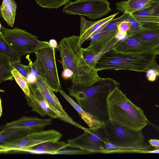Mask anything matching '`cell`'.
Instances as JSON below:
<instances>
[{
	"label": "cell",
	"instance_id": "obj_1",
	"mask_svg": "<svg viewBox=\"0 0 159 159\" xmlns=\"http://www.w3.org/2000/svg\"><path fill=\"white\" fill-rule=\"evenodd\" d=\"M120 85L112 78H102L89 85L72 84L67 90L69 95L76 100L84 111L96 120L104 123L109 120L107 108L108 96Z\"/></svg>",
	"mask_w": 159,
	"mask_h": 159
},
{
	"label": "cell",
	"instance_id": "obj_2",
	"mask_svg": "<svg viewBox=\"0 0 159 159\" xmlns=\"http://www.w3.org/2000/svg\"><path fill=\"white\" fill-rule=\"evenodd\" d=\"M80 37L73 35L63 38L57 48L60 52L63 67L73 72V84L89 85L101 80L95 68L89 65L83 56V48L79 43Z\"/></svg>",
	"mask_w": 159,
	"mask_h": 159
},
{
	"label": "cell",
	"instance_id": "obj_3",
	"mask_svg": "<svg viewBox=\"0 0 159 159\" xmlns=\"http://www.w3.org/2000/svg\"><path fill=\"white\" fill-rule=\"evenodd\" d=\"M104 124L108 141L106 144L105 154L147 153L151 151L142 130H132L110 120Z\"/></svg>",
	"mask_w": 159,
	"mask_h": 159
},
{
	"label": "cell",
	"instance_id": "obj_4",
	"mask_svg": "<svg viewBox=\"0 0 159 159\" xmlns=\"http://www.w3.org/2000/svg\"><path fill=\"white\" fill-rule=\"evenodd\" d=\"M107 108L110 120L132 130H142L148 123L142 110L128 98L119 87L108 95Z\"/></svg>",
	"mask_w": 159,
	"mask_h": 159
},
{
	"label": "cell",
	"instance_id": "obj_5",
	"mask_svg": "<svg viewBox=\"0 0 159 159\" xmlns=\"http://www.w3.org/2000/svg\"><path fill=\"white\" fill-rule=\"evenodd\" d=\"M156 56L153 51L129 53L117 51L112 48L99 57L95 69L98 71L104 70L147 71L155 62Z\"/></svg>",
	"mask_w": 159,
	"mask_h": 159
},
{
	"label": "cell",
	"instance_id": "obj_6",
	"mask_svg": "<svg viewBox=\"0 0 159 159\" xmlns=\"http://www.w3.org/2000/svg\"><path fill=\"white\" fill-rule=\"evenodd\" d=\"M0 33L10 46L21 56L35 53L42 48L51 47L49 42L39 40L37 37L17 27L9 29L1 24Z\"/></svg>",
	"mask_w": 159,
	"mask_h": 159
},
{
	"label": "cell",
	"instance_id": "obj_7",
	"mask_svg": "<svg viewBox=\"0 0 159 159\" xmlns=\"http://www.w3.org/2000/svg\"><path fill=\"white\" fill-rule=\"evenodd\" d=\"M82 135L75 138L68 139V147L84 150L93 154L102 153L108 143L104 127V124L95 128H85Z\"/></svg>",
	"mask_w": 159,
	"mask_h": 159
},
{
	"label": "cell",
	"instance_id": "obj_8",
	"mask_svg": "<svg viewBox=\"0 0 159 159\" xmlns=\"http://www.w3.org/2000/svg\"><path fill=\"white\" fill-rule=\"evenodd\" d=\"M107 0H76L66 4L62 11L68 15L85 16L92 20L98 19L111 10Z\"/></svg>",
	"mask_w": 159,
	"mask_h": 159
},
{
	"label": "cell",
	"instance_id": "obj_9",
	"mask_svg": "<svg viewBox=\"0 0 159 159\" xmlns=\"http://www.w3.org/2000/svg\"><path fill=\"white\" fill-rule=\"evenodd\" d=\"M29 96L25 95V97L29 106L32 108L31 111L36 112L42 116H47L52 118H58L82 128V127L74 121L71 117L67 116L49 104L37 87L36 83L29 84Z\"/></svg>",
	"mask_w": 159,
	"mask_h": 159
},
{
	"label": "cell",
	"instance_id": "obj_10",
	"mask_svg": "<svg viewBox=\"0 0 159 159\" xmlns=\"http://www.w3.org/2000/svg\"><path fill=\"white\" fill-rule=\"evenodd\" d=\"M62 136L60 132L54 129L33 132L13 142L0 145V153H12L44 142L58 141Z\"/></svg>",
	"mask_w": 159,
	"mask_h": 159
},
{
	"label": "cell",
	"instance_id": "obj_11",
	"mask_svg": "<svg viewBox=\"0 0 159 159\" xmlns=\"http://www.w3.org/2000/svg\"><path fill=\"white\" fill-rule=\"evenodd\" d=\"M55 48L52 47L40 49L35 52L40 60L44 71V79L48 86L56 93L62 89L56 62Z\"/></svg>",
	"mask_w": 159,
	"mask_h": 159
},
{
	"label": "cell",
	"instance_id": "obj_12",
	"mask_svg": "<svg viewBox=\"0 0 159 159\" xmlns=\"http://www.w3.org/2000/svg\"><path fill=\"white\" fill-rule=\"evenodd\" d=\"M117 29L103 30L90 38L89 46L86 48L95 53L99 57L107 51L112 48L121 40Z\"/></svg>",
	"mask_w": 159,
	"mask_h": 159
},
{
	"label": "cell",
	"instance_id": "obj_13",
	"mask_svg": "<svg viewBox=\"0 0 159 159\" xmlns=\"http://www.w3.org/2000/svg\"><path fill=\"white\" fill-rule=\"evenodd\" d=\"M119 14V12L116 13L106 18L95 21L88 20L81 16L79 40L80 45L81 46L94 34L103 30Z\"/></svg>",
	"mask_w": 159,
	"mask_h": 159
},
{
	"label": "cell",
	"instance_id": "obj_14",
	"mask_svg": "<svg viewBox=\"0 0 159 159\" xmlns=\"http://www.w3.org/2000/svg\"><path fill=\"white\" fill-rule=\"evenodd\" d=\"M52 118L41 119L37 117L22 116L19 119L6 123L1 127L0 130L12 128H20L30 130L32 132L43 130L52 124Z\"/></svg>",
	"mask_w": 159,
	"mask_h": 159
},
{
	"label": "cell",
	"instance_id": "obj_15",
	"mask_svg": "<svg viewBox=\"0 0 159 159\" xmlns=\"http://www.w3.org/2000/svg\"><path fill=\"white\" fill-rule=\"evenodd\" d=\"M113 48L124 53H138L152 51L155 48L138 38L127 34L125 38L117 42Z\"/></svg>",
	"mask_w": 159,
	"mask_h": 159
},
{
	"label": "cell",
	"instance_id": "obj_16",
	"mask_svg": "<svg viewBox=\"0 0 159 159\" xmlns=\"http://www.w3.org/2000/svg\"><path fill=\"white\" fill-rule=\"evenodd\" d=\"M68 147L67 143L65 142L49 141L30 147L22 148L14 152H25L34 154H56L58 151Z\"/></svg>",
	"mask_w": 159,
	"mask_h": 159
},
{
	"label": "cell",
	"instance_id": "obj_17",
	"mask_svg": "<svg viewBox=\"0 0 159 159\" xmlns=\"http://www.w3.org/2000/svg\"><path fill=\"white\" fill-rule=\"evenodd\" d=\"M36 77L37 87L46 101L67 116L70 118L63 108L58 99L54 94V91L46 83L44 78L40 76Z\"/></svg>",
	"mask_w": 159,
	"mask_h": 159
},
{
	"label": "cell",
	"instance_id": "obj_18",
	"mask_svg": "<svg viewBox=\"0 0 159 159\" xmlns=\"http://www.w3.org/2000/svg\"><path fill=\"white\" fill-rule=\"evenodd\" d=\"M154 0H125L116 3L117 10L122 12L132 14L149 7Z\"/></svg>",
	"mask_w": 159,
	"mask_h": 159
},
{
	"label": "cell",
	"instance_id": "obj_19",
	"mask_svg": "<svg viewBox=\"0 0 159 159\" xmlns=\"http://www.w3.org/2000/svg\"><path fill=\"white\" fill-rule=\"evenodd\" d=\"M127 34L140 39L155 48L159 46V28L144 27L137 32Z\"/></svg>",
	"mask_w": 159,
	"mask_h": 159
},
{
	"label": "cell",
	"instance_id": "obj_20",
	"mask_svg": "<svg viewBox=\"0 0 159 159\" xmlns=\"http://www.w3.org/2000/svg\"><path fill=\"white\" fill-rule=\"evenodd\" d=\"M60 94L78 112L82 119L88 125L89 128L100 126L104 124L95 119L90 114L84 111L79 104L64 92L62 89L59 90Z\"/></svg>",
	"mask_w": 159,
	"mask_h": 159
},
{
	"label": "cell",
	"instance_id": "obj_21",
	"mask_svg": "<svg viewBox=\"0 0 159 159\" xmlns=\"http://www.w3.org/2000/svg\"><path fill=\"white\" fill-rule=\"evenodd\" d=\"M17 7L14 0H2L0 7L1 17L11 27L14 24Z\"/></svg>",
	"mask_w": 159,
	"mask_h": 159
},
{
	"label": "cell",
	"instance_id": "obj_22",
	"mask_svg": "<svg viewBox=\"0 0 159 159\" xmlns=\"http://www.w3.org/2000/svg\"><path fill=\"white\" fill-rule=\"evenodd\" d=\"M32 133L29 130L20 128H12L0 130V144L13 142Z\"/></svg>",
	"mask_w": 159,
	"mask_h": 159
},
{
	"label": "cell",
	"instance_id": "obj_23",
	"mask_svg": "<svg viewBox=\"0 0 159 159\" xmlns=\"http://www.w3.org/2000/svg\"><path fill=\"white\" fill-rule=\"evenodd\" d=\"M0 54L8 57L11 62H21V56L10 46L1 33Z\"/></svg>",
	"mask_w": 159,
	"mask_h": 159
},
{
	"label": "cell",
	"instance_id": "obj_24",
	"mask_svg": "<svg viewBox=\"0 0 159 159\" xmlns=\"http://www.w3.org/2000/svg\"><path fill=\"white\" fill-rule=\"evenodd\" d=\"M12 70L10 59L0 54V83L7 80H14Z\"/></svg>",
	"mask_w": 159,
	"mask_h": 159
},
{
	"label": "cell",
	"instance_id": "obj_25",
	"mask_svg": "<svg viewBox=\"0 0 159 159\" xmlns=\"http://www.w3.org/2000/svg\"><path fill=\"white\" fill-rule=\"evenodd\" d=\"M133 15L144 27L159 28V16H140Z\"/></svg>",
	"mask_w": 159,
	"mask_h": 159
},
{
	"label": "cell",
	"instance_id": "obj_26",
	"mask_svg": "<svg viewBox=\"0 0 159 159\" xmlns=\"http://www.w3.org/2000/svg\"><path fill=\"white\" fill-rule=\"evenodd\" d=\"M132 14L140 16H159V0H154L149 7Z\"/></svg>",
	"mask_w": 159,
	"mask_h": 159
},
{
	"label": "cell",
	"instance_id": "obj_27",
	"mask_svg": "<svg viewBox=\"0 0 159 159\" xmlns=\"http://www.w3.org/2000/svg\"><path fill=\"white\" fill-rule=\"evenodd\" d=\"M12 73L16 81L25 95L29 96V83L26 78L14 68H12Z\"/></svg>",
	"mask_w": 159,
	"mask_h": 159
},
{
	"label": "cell",
	"instance_id": "obj_28",
	"mask_svg": "<svg viewBox=\"0 0 159 159\" xmlns=\"http://www.w3.org/2000/svg\"><path fill=\"white\" fill-rule=\"evenodd\" d=\"M41 7L48 9H57L70 2V0H35Z\"/></svg>",
	"mask_w": 159,
	"mask_h": 159
},
{
	"label": "cell",
	"instance_id": "obj_29",
	"mask_svg": "<svg viewBox=\"0 0 159 159\" xmlns=\"http://www.w3.org/2000/svg\"><path fill=\"white\" fill-rule=\"evenodd\" d=\"M30 66V72L36 77L40 76L44 78V71L42 64L38 57H36V60L33 62L30 58L29 55L26 56Z\"/></svg>",
	"mask_w": 159,
	"mask_h": 159
},
{
	"label": "cell",
	"instance_id": "obj_30",
	"mask_svg": "<svg viewBox=\"0 0 159 159\" xmlns=\"http://www.w3.org/2000/svg\"><path fill=\"white\" fill-rule=\"evenodd\" d=\"M83 56L87 63L90 66L95 68V67L98 59V56L93 52L83 48Z\"/></svg>",
	"mask_w": 159,
	"mask_h": 159
},
{
	"label": "cell",
	"instance_id": "obj_31",
	"mask_svg": "<svg viewBox=\"0 0 159 159\" xmlns=\"http://www.w3.org/2000/svg\"><path fill=\"white\" fill-rule=\"evenodd\" d=\"M129 14L124 12L123 14L115 19L112 20L107 26L104 29L105 30H112L117 29V25L121 22L124 20H128Z\"/></svg>",
	"mask_w": 159,
	"mask_h": 159
},
{
	"label": "cell",
	"instance_id": "obj_32",
	"mask_svg": "<svg viewBox=\"0 0 159 159\" xmlns=\"http://www.w3.org/2000/svg\"><path fill=\"white\" fill-rule=\"evenodd\" d=\"M128 20L130 24V28L127 34L135 33L144 28L142 24L136 20L132 14H129Z\"/></svg>",
	"mask_w": 159,
	"mask_h": 159
},
{
	"label": "cell",
	"instance_id": "obj_33",
	"mask_svg": "<svg viewBox=\"0 0 159 159\" xmlns=\"http://www.w3.org/2000/svg\"><path fill=\"white\" fill-rule=\"evenodd\" d=\"M12 68L16 69L21 74L26 78L28 73L30 72V68L29 65H23L20 62H11Z\"/></svg>",
	"mask_w": 159,
	"mask_h": 159
},
{
	"label": "cell",
	"instance_id": "obj_34",
	"mask_svg": "<svg viewBox=\"0 0 159 159\" xmlns=\"http://www.w3.org/2000/svg\"><path fill=\"white\" fill-rule=\"evenodd\" d=\"M130 28V24L128 20L122 21L117 25L119 33L125 37H126Z\"/></svg>",
	"mask_w": 159,
	"mask_h": 159
},
{
	"label": "cell",
	"instance_id": "obj_35",
	"mask_svg": "<svg viewBox=\"0 0 159 159\" xmlns=\"http://www.w3.org/2000/svg\"><path fill=\"white\" fill-rule=\"evenodd\" d=\"M63 68V70L61 73L62 77L65 80H71L73 75V72L68 68Z\"/></svg>",
	"mask_w": 159,
	"mask_h": 159
},
{
	"label": "cell",
	"instance_id": "obj_36",
	"mask_svg": "<svg viewBox=\"0 0 159 159\" xmlns=\"http://www.w3.org/2000/svg\"><path fill=\"white\" fill-rule=\"evenodd\" d=\"M147 71V76L148 80L150 81H153L156 79L157 75V72L154 69H148Z\"/></svg>",
	"mask_w": 159,
	"mask_h": 159
},
{
	"label": "cell",
	"instance_id": "obj_37",
	"mask_svg": "<svg viewBox=\"0 0 159 159\" xmlns=\"http://www.w3.org/2000/svg\"><path fill=\"white\" fill-rule=\"evenodd\" d=\"M26 78L29 84H34L36 83V77L31 72L28 74Z\"/></svg>",
	"mask_w": 159,
	"mask_h": 159
},
{
	"label": "cell",
	"instance_id": "obj_38",
	"mask_svg": "<svg viewBox=\"0 0 159 159\" xmlns=\"http://www.w3.org/2000/svg\"><path fill=\"white\" fill-rule=\"evenodd\" d=\"M148 143L151 146L159 149V140L151 139L149 140Z\"/></svg>",
	"mask_w": 159,
	"mask_h": 159
},
{
	"label": "cell",
	"instance_id": "obj_39",
	"mask_svg": "<svg viewBox=\"0 0 159 159\" xmlns=\"http://www.w3.org/2000/svg\"><path fill=\"white\" fill-rule=\"evenodd\" d=\"M50 46L54 48L55 49L57 48L58 45L56 40L54 39H51L49 42Z\"/></svg>",
	"mask_w": 159,
	"mask_h": 159
},
{
	"label": "cell",
	"instance_id": "obj_40",
	"mask_svg": "<svg viewBox=\"0 0 159 159\" xmlns=\"http://www.w3.org/2000/svg\"><path fill=\"white\" fill-rule=\"evenodd\" d=\"M154 52L157 55H159V46L155 48L153 50Z\"/></svg>",
	"mask_w": 159,
	"mask_h": 159
},
{
	"label": "cell",
	"instance_id": "obj_41",
	"mask_svg": "<svg viewBox=\"0 0 159 159\" xmlns=\"http://www.w3.org/2000/svg\"><path fill=\"white\" fill-rule=\"evenodd\" d=\"M2 100L1 99H0V116H1V115L2 114Z\"/></svg>",
	"mask_w": 159,
	"mask_h": 159
}]
</instances>
